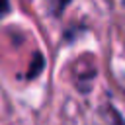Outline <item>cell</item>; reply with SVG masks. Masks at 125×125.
Wrapping results in <instances>:
<instances>
[{"label": "cell", "mask_w": 125, "mask_h": 125, "mask_svg": "<svg viewBox=\"0 0 125 125\" xmlns=\"http://www.w3.org/2000/svg\"><path fill=\"white\" fill-rule=\"evenodd\" d=\"M43 68H45V57H43L41 53H35L33 59H31V64H29V70H27V78L39 76Z\"/></svg>", "instance_id": "cell-1"}, {"label": "cell", "mask_w": 125, "mask_h": 125, "mask_svg": "<svg viewBox=\"0 0 125 125\" xmlns=\"http://www.w3.org/2000/svg\"><path fill=\"white\" fill-rule=\"evenodd\" d=\"M113 121H115V125H125V123H123V117H121L117 111H113Z\"/></svg>", "instance_id": "cell-4"}, {"label": "cell", "mask_w": 125, "mask_h": 125, "mask_svg": "<svg viewBox=\"0 0 125 125\" xmlns=\"http://www.w3.org/2000/svg\"><path fill=\"white\" fill-rule=\"evenodd\" d=\"M68 2H70V0H53V10H55V14H57V16L62 14V10L68 6Z\"/></svg>", "instance_id": "cell-2"}, {"label": "cell", "mask_w": 125, "mask_h": 125, "mask_svg": "<svg viewBox=\"0 0 125 125\" xmlns=\"http://www.w3.org/2000/svg\"><path fill=\"white\" fill-rule=\"evenodd\" d=\"M10 12V0H0V18Z\"/></svg>", "instance_id": "cell-3"}]
</instances>
